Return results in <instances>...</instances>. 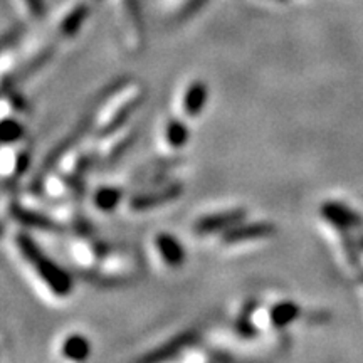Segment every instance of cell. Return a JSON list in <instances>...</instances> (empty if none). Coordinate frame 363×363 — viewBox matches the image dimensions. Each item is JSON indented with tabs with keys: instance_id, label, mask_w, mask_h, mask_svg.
Wrapping results in <instances>:
<instances>
[{
	"instance_id": "cell-1",
	"label": "cell",
	"mask_w": 363,
	"mask_h": 363,
	"mask_svg": "<svg viewBox=\"0 0 363 363\" xmlns=\"http://www.w3.org/2000/svg\"><path fill=\"white\" fill-rule=\"evenodd\" d=\"M321 214L325 216L326 220L340 227V229H352L362 222L357 212H353L347 206H342V203H326L321 208Z\"/></svg>"
},
{
	"instance_id": "cell-2",
	"label": "cell",
	"mask_w": 363,
	"mask_h": 363,
	"mask_svg": "<svg viewBox=\"0 0 363 363\" xmlns=\"http://www.w3.org/2000/svg\"><path fill=\"white\" fill-rule=\"evenodd\" d=\"M62 353H65L66 358H71V360H83V358L88 357L89 345L79 335H72V337L66 338V342L62 343Z\"/></svg>"
},
{
	"instance_id": "cell-3",
	"label": "cell",
	"mask_w": 363,
	"mask_h": 363,
	"mask_svg": "<svg viewBox=\"0 0 363 363\" xmlns=\"http://www.w3.org/2000/svg\"><path fill=\"white\" fill-rule=\"evenodd\" d=\"M157 246L158 251L170 264H179L184 259V254H182V249L177 244V240H174L172 238H167V235H160L157 239Z\"/></svg>"
},
{
	"instance_id": "cell-4",
	"label": "cell",
	"mask_w": 363,
	"mask_h": 363,
	"mask_svg": "<svg viewBox=\"0 0 363 363\" xmlns=\"http://www.w3.org/2000/svg\"><path fill=\"white\" fill-rule=\"evenodd\" d=\"M207 93L203 89V86H194L187 91L185 94V113L189 115H199L203 108V101H206Z\"/></svg>"
}]
</instances>
